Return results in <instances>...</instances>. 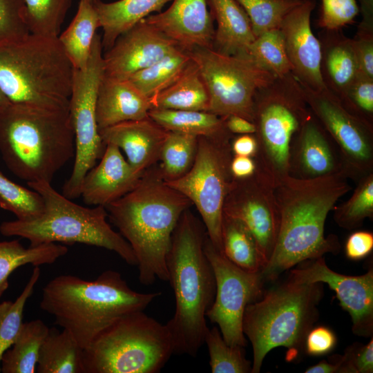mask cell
<instances>
[{
  "mask_svg": "<svg viewBox=\"0 0 373 373\" xmlns=\"http://www.w3.org/2000/svg\"><path fill=\"white\" fill-rule=\"evenodd\" d=\"M315 0H303L283 18L280 26L292 66L291 73L303 86L313 90L326 88L321 73V45L311 28Z\"/></svg>",
  "mask_w": 373,
  "mask_h": 373,
  "instance_id": "cell-19",
  "label": "cell"
},
{
  "mask_svg": "<svg viewBox=\"0 0 373 373\" xmlns=\"http://www.w3.org/2000/svg\"><path fill=\"white\" fill-rule=\"evenodd\" d=\"M30 34L57 37L73 0H23Z\"/></svg>",
  "mask_w": 373,
  "mask_h": 373,
  "instance_id": "cell-39",
  "label": "cell"
},
{
  "mask_svg": "<svg viewBox=\"0 0 373 373\" xmlns=\"http://www.w3.org/2000/svg\"><path fill=\"white\" fill-rule=\"evenodd\" d=\"M149 101L151 109L209 111V108L207 86L193 60L175 82Z\"/></svg>",
  "mask_w": 373,
  "mask_h": 373,
  "instance_id": "cell-28",
  "label": "cell"
},
{
  "mask_svg": "<svg viewBox=\"0 0 373 373\" xmlns=\"http://www.w3.org/2000/svg\"><path fill=\"white\" fill-rule=\"evenodd\" d=\"M144 20L183 49L213 48L215 29L207 0H173L166 11Z\"/></svg>",
  "mask_w": 373,
  "mask_h": 373,
  "instance_id": "cell-21",
  "label": "cell"
},
{
  "mask_svg": "<svg viewBox=\"0 0 373 373\" xmlns=\"http://www.w3.org/2000/svg\"><path fill=\"white\" fill-rule=\"evenodd\" d=\"M358 12L356 0H321L318 25L323 30H341L353 23Z\"/></svg>",
  "mask_w": 373,
  "mask_h": 373,
  "instance_id": "cell-47",
  "label": "cell"
},
{
  "mask_svg": "<svg viewBox=\"0 0 373 373\" xmlns=\"http://www.w3.org/2000/svg\"><path fill=\"white\" fill-rule=\"evenodd\" d=\"M247 14L256 37L280 28L285 15L303 0H236Z\"/></svg>",
  "mask_w": 373,
  "mask_h": 373,
  "instance_id": "cell-42",
  "label": "cell"
},
{
  "mask_svg": "<svg viewBox=\"0 0 373 373\" xmlns=\"http://www.w3.org/2000/svg\"><path fill=\"white\" fill-rule=\"evenodd\" d=\"M233 155L255 157L257 153V140L254 134L233 135L230 142Z\"/></svg>",
  "mask_w": 373,
  "mask_h": 373,
  "instance_id": "cell-51",
  "label": "cell"
},
{
  "mask_svg": "<svg viewBox=\"0 0 373 373\" xmlns=\"http://www.w3.org/2000/svg\"><path fill=\"white\" fill-rule=\"evenodd\" d=\"M10 104V102L0 90V114Z\"/></svg>",
  "mask_w": 373,
  "mask_h": 373,
  "instance_id": "cell-55",
  "label": "cell"
},
{
  "mask_svg": "<svg viewBox=\"0 0 373 373\" xmlns=\"http://www.w3.org/2000/svg\"><path fill=\"white\" fill-rule=\"evenodd\" d=\"M174 354L166 327L144 311L128 313L83 350L84 373H157Z\"/></svg>",
  "mask_w": 373,
  "mask_h": 373,
  "instance_id": "cell-9",
  "label": "cell"
},
{
  "mask_svg": "<svg viewBox=\"0 0 373 373\" xmlns=\"http://www.w3.org/2000/svg\"><path fill=\"white\" fill-rule=\"evenodd\" d=\"M306 373H343L342 355L331 357L329 361H323L305 370Z\"/></svg>",
  "mask_w": 373,
  "mask_h": 373,
  "instance_id": "cell-54",
  "label": "cell"
},
{
  "mask_svg": "<svg viewBox=\"0 0 373 373\" xmlns=\"http://www.w3.org/2000/svg\"><path fill=\"white\" fill-rule=\"evenodd\" d=\"M146 170L128 193L105 207L108 217L131 247L140 282H168L166 258L172 235L191 201L169 186L159 168Z\"/></svg>",
  "mask_w": 373,
  "mask_h": 373,
  "instance_id": "cell-2",
  "label": "cell"
},
{
  "mask_svg": "<svg viewBox=\"0 0 373 373\" xmlns=\"http://www.w3.org/2000/svg\"><path fill=\"white\" fill-rule=\"evenodd\" d=\"M86 1H90V2L93 1V0H86Z\"/></svg>",
  "mask_w": 373,
  "mask_h": 373,
  "instance_id": "cell-56",
  "label": "cell"
},
{
  "mask_svg": "<svg viewBox=\"0 0 373 373\" xmlns=\"http://www.w3.org/2000/svg\"><path fill=\"white\" fill-rule=\"evenodd\" d=\"M149 117L169 131L198 137H232L225 124V117L209 111H178L151 108Z\"/></svg>",
  "mask_w": 373,
  "mask_h": 373,
  "instance_id": "cell-32",
  "label": "cell"
},
{
  "mask_svg": "<svg viewBox=\"0 0 373 373\" xmlns=\"http://www.w3.org/2000/svg\"><path fill=\"white\" fill-rule=\"evenodd\" d=\"M257 166L254 157L233 155L230 171L235 179H244L252 176L256 171Z\"/></svg>",
  "mask_w": 373,
  "mask_h": 373,
  "instance_id": "cell-52",
  "label": "cell"
},
{
  "mask_svg": "<svg viewBox=\"0 0 373 373\" xmlns=\"http://www.w3.org/2000/svg\"><path fill=\"white\" fill-rule=\"evenodd\" d=\"M40 276V269L35 267L21 294L12 302L0 303V372L4 352L15 343L23 325V314L28 299L32 294Z\"/></svg>",
  "mask_w": 373,
  "mask_h": 373,
  "instance_id": "cell-41",
  "label": "cell"
},
{
  "mask_svg": "<svg viewBox=\"0 0 373 373\" xmlns=\"http://www.w3.org/2000/svg\"><path fill=\"white\" fill-rule=\"evenodd\" d=\"M362 20L352 39L360 73L373 78V0H359Z\"/></svg>",
  "mask_w": 373,
  "mask_h": 373,
  "instance_id": "cell-45",
  "label": "cell"
},
{
  "mask_svg": "<svg viewBox=\"0 0 373 373\" xmlns=\"http://www.w3.org/2000/svg\"><path fill=\"white\" fill-rule=\"evenodd\" d=\"M73 73L57 37L30 34L0 46V90L10 104L67 108Z\"/></svg>",
  "mask_w": 373,
  "mask_h": 373,
  "instance_id": "cell-6",
  "label": "cell"
},
{
  "mask_svg": "<svg viewBox=\"0 0 373 373\" xmlns=\"http://www.w3.org/2000/svg\"><path fill=\"white\" fill-rule=\"evenodd\" d=\"M318 38L324 84L338 97L361 73L352 39L345 37L341 30H323Z\"/></svg>",
  "mask_w": 373,
  "mask_h": 373,
  "instance_id": "cell-25",
  "label": "cell"
},
{
  "mask_svg": "<svg viewBox=\"0 0 373 373\" xmlns=\"http://www.w3.org/2000/svg\"><path fill=\"white\" fill-rule=\"evenodd\" d=\"M198 140V137L193 135L169 131L160 156L159 169L165 181L176 180L191 168Z\"/></svg>",
  "mask_w": 373,
  "mask_h": 373,
  "instance_id": "cell-36",
  "label": "cell"
},
{
  "mask_svg": "<svg viewBox=\"0 0 373 373\" xmlns=\"http://www.w3.org/2000/svg\"><path fill=\"white\" fill-rule=\"evenodd\" d=\"M83 349L65 329H49L39 350L38 373H84Z\"/></svg>",
  "mask_w": 373,
  "mask_h": 373,
  "instance_id": "cell-30",
  "label": "cell"
},
{
  "mask_svg": "<svg viewBox=\"0 0 373 373\" xmlns=\"http://www.w3.org/2000/svg\"><path fill=\"white\" fill-rule=\"evenodd\" d=\"M350 198L334 207V219L341 228L359 227L366 218H373V173L360 178Z\"/></svg>",
  "mask_w": 373,
  "mask_h": 373,
  "instance_id": "cell-38",
  "label": "cell"
},
{
  "mask_svg": "<svg viewBox=\"0 0 373 373\" xmlns=\"http://www.w3.org/2000/svg\"><path fill=\"white\" fill-rule=\"evenodd\" d=\"M323 287L322 283H300L289 278L246 307L242 331L252 345L251 373L260 372L265 356L274 348L299 352L304 347L318 316Z\"/></svg>",
  "mask_w": 373,
  "mask_h": 373,
  "instance_id": "cell-8",
  "label": "cell"
},
{
  "mask_svg": "<svg viewBox=\"0 0 373 373\" xmlns=\"http://www.w3.org/2000/svg\"><path fill=\"white\" fill-rule=\"evenodd\" d=\"M225 124L229 131L233 135L254 134L256 132L254 122L239 115L227 116Z\"/></svg>",
  "mask_w": 373,
  "mask_h": 373,
  "instance_id": "cell-53",
  "label": "cell"
},
{
  "mask_svg": "<svg viewBox=\"0 0 373 373\" xmlns=\"http://www.w3.org/2000/svg\"><path fill=\"white\" fill-rule=\"evenodd\" d=\"M44 201L43 211L28 220L5 221L0 233L28 240L30 246L46 243H81L102 247L119 255L127 264L137 266L134 252L124 238L107 222L103 206L85 207L57 192L48 182H28Z\"/></svg>",
  "mask_w": 373,
  "mask_h": 373,
  "instance_id": "cell-7",
  "label": "cell"
},
{
  "mask_svg": "<svg viewBox=\"0 0 373 373\" xmlns=\"http://www.w3.org/2000/svg\"><path fill=\"white\" fill-rule=\"evenodd\" d=\"M204 230L188 209L184 211L173 233L166 258L175 308L166 325L177 354L195 356L209 330L206 313L215 298L216 278L204 251Z\"/></svg>",
  "mask_w": 373,
  "mask_h": 373,
  "instance_id": "cell-3",
  "label": "cell"
},
{
  "mask_svg": "<svg viewBox=\"0 0 373 373\" xmlns=\"http://www.w3.org/2000/svg\"><path fill=\"white\" fill-rule=\"evenodd\" d=\"M23 0H0V46L19 41L28 35Z\"/></svg>",
  "mask_w": 373,
  "mask_h": 373,
  "instance_id": "cell-46",
  "label": "cell"
},
{
  "mask_svg": "<svg viewBox=\"0 0 373 373\" xmlns=\"http://www.w3.org/2000/svg\"><path fill=\"white\" fill-rule=\"evenodd\" d=\"M180 48L144 19L122 33L103 54L104 75L128 79Z\"/></svg>",
  "mask_w": 373,
  "mask_h": 373,
  "instance_id": "cell-18",
  "label": "cell"
},
{
  "mask_svg": "<svg viewBox=\"0 0 373 373\" xmlns=\"http://www.w3.org/2000/svg\"><path fill=\"white\" fill-rule=\"evenodd\" d=\"M99 19L93 2L80 0L68 27L57 37L75 69L84 68L88 61Z\"/></svg>",
  "mask_w": 373,
  "mask_h": 373,
  "instance_id": "cell-29",
  "label": "cell"
},
{
  "mask_svg": "<svg viewBox=\"0 0 373 373\" xmlns=\"http://www.w3.org/2000/svg\"><path fill=\"white\" fill-rule=\"evenodd\" d=\"M310 112L303 87L291 73L276 77L255 95L256 171L274 188L289 176L291 145Z\"/></svg>",
  "mask_w": 373,
  "mask_h": 373,
  "instance_id": "cell-10",
  "label": "cell"
},
{
  "mask_svg": "<svg viewBox=\"0 0 373 373\" xmlns=\"http://www.w3.org/2000/svg\"><path fill=\"white\" fill-rule=\"evenodd\" d=\"M40 319L23 323L12 346L2 356L3 373H35L40 347L49 332Z\"/></svg>",
  "mask_w": 373,
  "mask_h": 373,
  "instance_id": "cell-34",
  "label": "cell"
},
{
  "mask_svg": "<svg viewBox=\"0 0 373 373\" xmlns=\"http://www.w3.org/2000/svg\"><path fill=\"white\" fill-rule=\"evenodd\" d=\"M212 373H249L252 364L245 357L244 347L227 344L214 326L209 329L204 338Z\"/></svg>",
  "mask_w": 373,
  "mask_h": 373,
  "instance_id": "cell-40",
  "label": "cell"
},
{
  "mask_svg": "<svg viewBox=\"0 0 373 373\" xmlns=\"http://www.w3.org/2000/svg\"><path fill=\"white\" fill-rule=\"evenodd\" d=\"M233 137H198L191 168L178 179L165 181L195 206L207 237L221 253L223 205L233 178L230 171Z\"/></svg>",
  "mask_w": 373,
  "mask_h": 373,
  "instance_id": "cell-11",
  "label": "cell"
},
{
  "mask_svg": "<svg viewBox=\"0 0 373 373\" xmlns=\"http://www.w3.org/2000/svg\"><path fill=\"white\" fill-rule=\"evenodd\" d=\"M373 249V233L367 231H357L347 238L345 252L347 258L359 260L367 256Z\"/></svg>",
  "mask_w": 373,
  "mask_h": 373,
  "instance_id": "cell-50",
  "label": "cell"
},
{
  "mask_svg": "<svg viewBox=\"0 0 373 373\" xmlns=\"http://www.w3.org/2000/svg\"><path fill=\"white\" fill-rule=\"evenodd\" d=\"M301 86L309 108L339 150L347 178L357 182L373 173V128L350 114L327 88Z\"/></svg>",
  "mask_w": 373,
  "mask_h": 373,
  "instance_id": "cell-15",
  "label": "cell"
},
{
  "mask_svg": "<svg viewBox=\"0 0 373 373\" xmlns=\"http://www.w3.org/2000/svg\"><path fill=\"white\" fill-rule=\"evenodd\" d=\"M209 96V112L222 117L236 115L253 122L257 91L276 77L248 55H227L209 48L189 50Z\"/></svg>",
  "mask_w": 373,
  "mask_h": 373,
  "instance_id": "cell-12",
  "label": "cell"
},
{
  "mask_svg": "<svg viewBox=\"0 0 373 373\" xmlns=\"http://www.w3.org/2000/svg\"><path fill=\"white\" fill-rule=\"evenodd\" d=\"M341 174L303 180L288 176L274 188L279 229L272 255L261 272L276 280L296 264L327 253L337 254V236H325V224L337 200L352 189Z\"/></svg>",
  "mask_w": 373,
  "mask_h": 373,
  "instance_id": "cell-1",
  "label": "cell"
},
{
  "mask_svg": "<svg viewBox=\"0 0 373 373\" xmlns=\"http://www.w3.org/2000/svg\"><path fill=\"white\" fill-rule=\"evenodd\" d=\"M336 336L328 327L319 326L307 333L304 348L311 356H320L331 352L336 345Z\"/></svg>",
  "mask_w": 373,
  "mask_h": 373,
  "instance_id": "cell-49",
  "label": "cell"
},
{
  "mask_svg": "<svg viewBox=\"0 0 373 373\" xmlns=\"http://www.w3.org/2000/svg\"><path fill=\"white\" fill-rule=\"evenodd\" d=\"M105 144L122 149L137 173H143L159 160L169 131L149 117L127 121L99 130Z\"/></svg>",
  "mask_w": 373,
  "mask_h": 373,
  "instance_id": "cell-23",
  "label": "cell"
},
{
  "mask_svg": "<svg viewBox=\"0 0 373 373\" xmlns=\"http://www.w3.org/2000/svg\"><path fill=\"white\" fill-rule=\"evenodd\" d=\"M160 294L135 291L119 272L106 270L93 281L56 276L43 288L39 305L84 350L118 318L144 311Z\"/></svg>",
  "mask_w": 373,
  "mask_h": 373,
  "instance_id": "cell-4",
  "label": "cell"
},
{
  "mask_svg": "<svg viewBox=\"0 0 373 373\" xmlns=\"http://www.w3.org/2000/svg\"><path fill=\"white\" fill-rule=\"evenodd\" d=\"M337 98L350 114L373 128V78L359 73Z\"/></svg>",
  "mask_w": 373,
  "mask_h": 373,
  "instance_id": "cell-44",
  "label": "cell"
},
{
  "mask_svg": "<svg viewBox=\"0 0 373 373\" xmlns=\"http://www.w3.org/2000/svg\"><path fill=\"white\" fill-rule=\"evenodd\" d=\"M0 153L9 170L28 182H50L75 154L68 108L10 104L0 114Z\"/></svg>",
  "mask_w": 373,
  "mask_h": 373,
  "instance_id": "cell-5",
  "label": "cell"
},
{
  "mask_svg": "<svg viewBox=\"0 0 373 373\" xmlns=\"http://www.w3.org/2000/svg\"><path fill=\"white\" fill-rule=\"evenodd\" d=\"M308 265L292 269L289 278L300 283H326L332 289L343 309L351 316L352 332L362 337L373 333V270L361 276L335 272L323 257L311 260Z\"/></svg>",
  "mask_w": 373,
  "mask_h": 373,
  "instance_id": "cell-17",
  "label": "cell"
},
{
  "mask_svg": "<svg viewBox=\"0 0 373 373\" xmlns=\"http://www.w3.org/2000/svg\"><path fill=\"white\" fill-rule=\"evenodd\" d=\"M223 255L240 269L250 273H260L267 265L258 244L239 220L223 213L221 225Z\"/></svg>",
  "mask_w": 373,
  "mask_h": 373,
  "instance_id": "cell-31",
  "label": "cell"
},
{
  "mask_svg": "<svg viewBox=\"0 0 373 373\" xmlns=\"http://www.w3.org/2000/svg\"><path fill=\"white\" fill-rule=\"evenodd\" d=\"M217 23L213 49L227 55H247L256 36L251 21L236 0H207Z\"/></svg>",
  "mask_w": 373,
  "mask_h": 373,
  "instance_id": "cell-26",
  "label": "cell"
},
{
  "mask_svg": "<svg viewBox=\"0 0 373 373\" xmlns=\"http://www.w3.org/2000/svg\"><path fill=\"white\" fill-rule=\"evenodd\" d=\"M247 55L259 66L276 77L292 71L280 28L270 30L257 36L250 45Z\"/></svg>",
  "mask_w": 373,
  "mask_h": 373,
  "instance_id": "cell-37",
  "label": "cell"
},
{
  "mask_svg": "<svg viewBox=\"0 0 373 373\" xmlns=\"http://www.w3.org/2000/svg\"><path fill=\"white\" fill-rule=\"evenodd\" d=\"M0 207L14 213L17 219L28 220L43 211L44 201L37 192L12 182L0 172Z\"/></svg>",
  "mask_w": 373,
  "mask_h": 373,
  "instance_id": "cell-43",
  "label": "cell"
},
{
  "mask_svg": "<svg viewBox=\"0 0 373 373\" xmlns=\"http://www.w3.org/2000/svg\"><path fill=\"white\" fill-rule=\"evenodd\" d=\"M191 61L189 51L178 48L128 80L149 99L175 82Z\"/></svg>",
  "mask_w": 373,
  "mask_h": 373,
  "instance_id": "cell-35",
  "label": "cell"
},
{
  "mask_svg": "<svg viewBox=\"0 0 373 373\" xmlns=\"http://www.w3.org/2000/svg\"><path fill=\"white\" fill-rule=\"evenodd\" d=\"M343 373H372L373 372V339L365 345L354 344L342 355Z\"/></svg>",
  "mask_w": 373,
  "mask_h": 373,
  "instance_id": "cell-48",
  "label": "cell"
},
{
  "mask_svg": "<svg viewBox=\"0 0 373 373\" xmlns=\"http://www.w3.org/2000/svg\"><path fill=\"white\" fill-rule=\"evenodd\" d=\"M99 160L86 173L80 196L86 204L105 207L131 191L144 173L135 172L120 149L112 144H106Z\"/></svg>",
  "mask_w": 373,
  "mask_h": 373,
  "instance_id": "cell-22",
  "label": "cell"
},
{
  "mask_svg": "<svg viewBox=\"0 0 373 373\" xmlns=\"http://www.w3.org/2000/svg\"><path fill=\"white\" fill-rule=\"evenodd\" d=\"M223 213L240 220L247 227L267 264L279 229L274 186L257 171L247 178H233L224 199Z\"/></svg>",
  "mask_w": 373,
  "mask_h": 373,
  "instance_id": "cell-16",
  "label": "cell"
},
{
  "mask_svg": "<svg viewBox=\"0 0 373 373\" xmlns=\"http://www.w3.org/2000/svg\"><path fill=\"white\" fill-rule=\"evenodd\" d=\"M171 1L118 0L104 3L93 0L100 28L103 30V36L101 37L102 49L108 50L122 33L153 12H161L163 6Z\"/></svg>",
  "mask_w": 373,
  "mask_h": 373,
  "instance_id": "cell-27",
  "label": "cell"
},
{
  "mask_svg": "<svg viewBox=\"0 0 373 373\" xmlns=\"http://www.w3.org/2000/svg\"><path fill=\"white\" fill-rule=\"evenodd\" d=\"M289 165V176L297 179L346 177L336 144L312 111L292 141Z\"/></svg>",
  "mask_w": 373,
  "mask_h": 373,
  "instance_id": "cell-20",
  "label": "cell"
},
{
  "mask_svg": "<svg viewBox=\"0 0 373 373\" xmlns=\"http://www.w3.org/2000/svg\"><path fill=\"white\" fill-rule=\"evenodd\" d=\"M67 252L66 246L57 243L24 247L19 240L0 241V297L8 288L9 276L15 269L28 264H52Z\"/></svg>",
  "mask_w": 373,
  "mask_h": 373,
  "instance_id": "cell-33",
  "label": "cell"
},
{
  "mask_svg": "<svg viewBox=\"0 0 373 373\" xmlns=\"http://www.w3.org/2000/svg\"><path fill=\"white\" fill-rule=\"evenodd\" d=\"M102 52L101 36L96 34L86 66L82 69L74 68L68 111L75 135V162L61 193L70 200L80 196L86 173L102 157L106 148L95 113L97 90L104 75Z\"/></svg>",
  "mask_w": 373,
  "mask_h": 373,
  "instance_id": "cell-13",
  "label": "cell"
},
{
  "mask_svg": "<svg viewBox=\"0 0 373 373\" xmlns=\"http://www.w3.org/2000/svg\"><path fill=\"white\" fill-rule=\"evenodd\" d=\"M204 251L216 278L215 298L206 317L218 326L227 344L245 347L243 315L246 307L261 295L265 283L261 272L250 273L237 267L213 246L207 235Z\"/></svg>",
  "mask_w": 373,
  "mask_h": 373,
  "instance_id": "cell-14",
  "label": "cell"
},
{
  "mask_svg": "<svg viewBox=\"0 0 373 373\" xmlns=\"http://www.w3.org/2000/svg\"><path fill=\"white\" fill-rule=\"evenodd\" d=\"M149 99L128 79L103 75L99 85L95 113L98 129L149 117Z\"/></svg>",
  "mask_w": 373,
  "mask_h": 373,
  "instance_id": "cell-24",
  "label": "cell"
}]
</instances>
